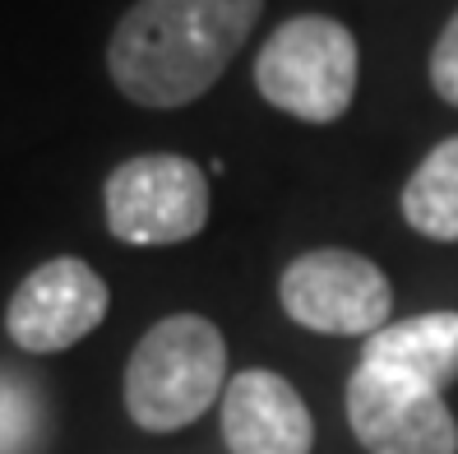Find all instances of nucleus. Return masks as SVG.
<instances>
[{
  "instance_id": "nucleus-1",
  "label": "nucleus",
  "mask_w": 458,
  "mask_h": 454,
  "mask_svg": "<svg viewBox=\"0 0 458 454\" xmlns=\"http://www.w3.org/2000/svg\"><path fill=\"white\" fill-rule=\"evenodd\" d=\"M264 0H140L106 42L112 84L140 107H185L218 84Z\"/></svg>"
},
{
  "instance_id": "nucleus-2",
  "label": "nucleus",
  "mask_w": 458,
  "mask_h": 454,
  "mask_svg": "<svg viewBox=\"0 0 458 454\" xmlns=\"http://www.w3.org/2000/svg\"><path fill=\"white\" fill-rule=\"evenodd\" d=\"M227 390V343L204 315H167L125 362V413L144 432H181Z\"/></svg>"
},
{
  "instance_id": "nucleus-3",
  "label": "nucleus",
  "mask_w": 458,
  "mask_h": 454,
  "mask_svg": "<svg viewBox=\"0 0 458 454\" xmlns=\"http://www.w3.org/2000/svg\"><path fill=\"white\" fill-rule=\"evenodd\" d=\"M357 38L329 14L287 19L255 56V89L278 112L329 125L357 98Z\"/></svg>"
},
{
  "instance_id": "nucleus-4",
  "label": "nucleus",
  "mask_w": 458,
  "mask_h": 454,
  "mask_svg": "<svg viewBox=\"0 0 458 454\" xmlns=\"http://www.w3.org/2000/svg\"><path fill=\"white\" fill-rule=\"evenodd\" d=\"M106 232L125 246H176L208 223V176L176 153H140L102 185Z\"/></svg>"
},
{
  "instance_id": "nucleus-5",
  "label": "nucleus",
  "mask_w": 458,
  "mask_h": 454,
  "mask_svg": "<svg viewBox=\"0 0 458 454\" xmlns=\"http://www.w3.org/2000/svg\"><path fill=\"white\" fill-rule=\"evenodd\" d=\"M278 297L301 330L338 334V338L343 334L370 338L375 330L389 325V311H394V287L380 264L338 246L296 255L278 278Z\"/></svg>"
},
{
  "instance_id": "nucleus-6",
  "label": "nucleus",
  "mask_w": 458,
  "mask_h": 454,
  "mask_svg": "<svg viewBox=\"0 0 458 454\" xmlns=\"http://www.w3.org/2000/svg\"><path fill=\"white\" fill-rule=\"evenodd\" d=\"M347 422L366 454H458V422L440 390L366 362L347 381Z\"/></svg>"
},
{
  "instance_id": "nucleus-7",
  "label": "nucleus",
  "mask_w": 458,
  "mask_h": 454,
  "mask_svg": "<svg viewBox=\"0 0 458 454\" xmlns=\"http://www.w3.org/2000/svg\"><path fill=\"white\" fill-rule=\"evenodd\" d=\"M112 306V292L98 278L93 264L56 255L14 287L5 330L23 353H65L79 338H89Z\"/></svg>"
},
{
  "instance_id": "nucleus-8",
  "label": "nucleus",
  "mask_w": 458,
  "mask_h": 454,
  "mask_svg": "<svg viewBox=\"0 0 458 454\" xmlns=\"http://www.w3.org/2000/svg\"><path fill=\"white\" fill-rule=\"evenodd\" d=\"M223 441L232 454H310L315 422L306 398L278 371H241L223 390Z\"/></svg>"
},
{
  "instance_id": "nucleus-9",
  "label": "nucleus",
  "mask_w": 458,
  "mask_h": 454,
  "mask_svg": "<svg viewBox=\"0 0 458 454\" xmlns=\"http://www.w3.org/2000/svg\"><path fill=\"white\" fill-rule=\"evenodd\" d=\"M361 362L430 390H449L458 381V311H426L375 330L361 348Z\"/></svg>"
},
{
  "instance_id": "nucleus-10",
  "label": "nucleus",
  "mask_w": 458,
  "mask_h": 454,
  "mask_svg": "<svg viewBox=\"0 0 458 454\" xmlns=\"http://www.w3.org/2000/svg\"><path fill=\"white\" fill-rule=\"evenodd\" d=\"M403 218L430 242H458V135L440 140L408 176Z\"/></svg>"
},
{
  "instance_id": "nucleus-11",
  "label": "nucleus",
  "mask_w": 458,
  "mask_h": 454,
  "mask_svg": "<svg viewBox=\"0 0 458 454\" xmlns=\"http://www.w3.org/2000/svg\"><path fill=\"white\" fill-rule=\"evenodd\" d=\"M33 436H38L33 394L14 381H0V454H29Z\"/></svg>"
},
{
  "instance_id": "nucleus-12",
  "label": "nucleus",
  "mask_w": 458,
  "mask_h": 454,
  "mask_svg": "<svg viewBox=\"0 0 458 454\" xmlns=\"http://www.w3.org/2000/svg\"><path fill=\"white\" fill-rule=\"evenodd\" d=\"M430 84L449 107H458V14L440 29L436 51H430Z\"/></svg>"
}]
</instances>
